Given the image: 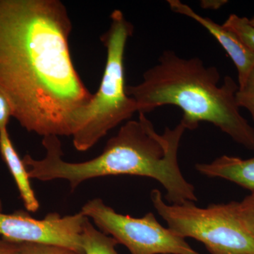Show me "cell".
<instances>
[{
  "mask_svg": "<svg viewBox=\"0 0 254 254\" xmlns=\"http://www.w3.org/2000/svg\"><path fill=\"white\" fill-rule=\"evenodd\" d=\"M59 0H0V91L23 128L71 136L93 98L74 67Z\"/></svg>",
  "mask_w": 254,
  "mask_h": 254,
  "instance_id": "cell-1",
  "label": "cell"
},
{
  "mask_svg": "<svg viewBox=\"0 0 254 254\" xmlns=\"http://www.w3.org/2000/svg\"><path fill=\"white\" fill-rule=\"evenodd\" d=\"M138 114V120L126 122L108 140L101 154L88 161H65L59 137H44L45 158L36 160L27 155L24 159L30 178L43 182L67 180L73 190L82 182L98 177H148L163 187L165 200L170 204L195 203L198 200L195 187L184 177L178 163L179 148L186 127L180 122L158 133L145 114Z\"/></svg>",
  "mask_w": 254,
  "mask_h": 254,
  "instance_id": "cell-2",
  "label": "cell"
},
{
  "mask_svg": "<svg viewBox=\"0 0 254 254\" xmlns=\"http://www.w3.org/2000/svg\"><path fill=\"white\" fill-rule=\"evenodd\" d=\"M206 66L198 58H184L165 50L158 63L148 68L141 83L127 86V95L135 100L138 113H150L165 105L183 111L181 123L187 130L202 122L211 123L233 141L254 151V128L240 112L236 93L238 83Z\"/></svg>",
  "mask_w": 254,
  "mask_h": 254,
  "instance_id": "cell-3",
  "label": "cell"
},
{
  "mask_svg": "<svg viewBox=\"0 0 254 254\" xmlns=\"http://www.w3.org/2000/svg\"><path fill=\"white\" fill-rule=\"evenodd\" d=\"M110 20V28L100 37L107 57L99 88L78 118L71 136L78 151L90 149L138 112L135 100L127 95L125 85V48L133 26L120 10L113 11Z\"/></svg>",
  "mask_w": 254,
  "mask_h": 254,
  "instance_id": "cell-4",
  "label": "cell"
},
{
  "mask_svg": "<svg viewBox=\"0 0 254 254\" xmlns=\"http://www.w3.org/2000/svg\"><path fill=\"white\" fill-rule=\"evenodd\" d=\"M152 204L168 228L182 238H192L210 254H254V240L237 215L236 202L200 208L193 202L170 204L160 190L150 192Z\"/></svg>",
  "mask_w": 254,
  "mask_h": 254,
  "instance_id": "cell-5",
  "label": "cell"
},
{
  "mask_svg": "<svg viewBox=\"0 0 254 254\" xmlns=\"http://www.w3.org/2000/svg\"><path fill=\"white\" fill-rule=\"evenodd\" d=\"M81 212L131 254H200L185 239L164 227L151 212L133 218L118 213L100 198L88 200Z\"/></svg>",
  "mask_w": 254,
  "mask_h": 254,
  "instance_id": "cell-6",
  "label": "cell"
},
{
  "mask_svg": "<svg viewBox=\"0 0 254 254\" xmlns=\"http://www.w3.org/2000/svg\"><path fill=\"white\" fill-rule=\"evenodd\" d=\"M87 218L81 211L63 217L50 213L41 220L21 210L0 212V237L11 243L49 244L83 253L81 237Z\"/></svg>",
  "mask_w": 254,
  "mask_h": 254,
  "instance_id": "cell-7",
  "label": "cell"
},
{
  "mask_svg": "<svg viewBox=\"0 0 254 254\" xmlns=\"http://www.w3.org/2000/svg\"><path fill=\"white\" fill-rule=\"evenodd\" d=\"M170 9L177 14L184 15L201 25L217 40L233 62L238 73V86L245 83L254 68V52L239 38L236 33L215 23L213 20L203 17L180 0H168Z\"/></svg>",
  "mask_w": 254,
  "mask_h": 254,
  "instance_id": "cell-8",
  "label": "cell"
},
{
  "mask_svg": "<svg viewBox=\"0 0 254 254\" xmlns=\"http://www.w3.org/2000/svg\"><path fill=\"white\" fill-rule=\"evenodd\" d=\"M195 169L204 176L228 180L254 193V157L242 159L222 155L210 163L195 164Z\"/></svg>",
  "mask_w": 254,
  "mask_h": 254,
  "instance_id": "cell-9",
  "label": "cell"
},
{
  "mask_svg": "<svg viewBox=\"0 0 254 254\" xmlns=\"http://www.w3.org/2000/svg\"><path fill=\"white\" fill-rule=\"evenodd\" d=\"M0 154L14 178L25 208L35 213L40 208L39 201L32 188L27 169L14 148L7 129L0 131Z\"/></svg>",
  "mask_w": 254,
  "mask_h": 254,
  "instance_id": "cell-10",
  "label": "cell"
},
{
  "mask_svg": "<svg viewBox=\"0 0 254 254\" xmlns=\"http://www.w3.org/2000/svg\"><path fill=\"white\" fill-rule=\"evenodd\" d=\"M81 242L84 254H119L116 250L118 242L95 228L88 218L83 225Z\"/></svg>",
  "mask_w": 254,
  "mask_h": 254,
  "instance_id": "cell-11",
  "label": "cell"
},
{
  "mask_svg": "<svg viewBox=\"0 0 254 254\" xmlns=\"http://www.w3.org/2000/svg\"><path fill=\"white\" fill-rule=\"evenodd\" d=\"M222 25L236 33L243 43L254 52V27L251 25L249 18L232 14Z\"/></svg>",
  "mask_w": 254,
  "mask_h": 254,
  "instance_id": "cell-12",
  "label": "cell"
},
{
  "mask_svg": "<svg viewBox=\"0 0 254 254\" xmlns=\"http://www.w3.org/2000/svg\"><path fill=\"white\" fill-rule=\"evenodd\" d=\"M236 210L241 225L254 240V193L237 201Z\"/></svg>",
  "mask_w": 254,
  "mask_h": 254,
  "instance_id": "cell-13",
  "label": "cell"
},
{
  "mask_svg": "<svg viewBox=\"0 0 254 254\" xmlns=\"http://www.w3.org/2000/svg\"><path fill=\"white\" fill-rule=\"evenodd\" d=\"M18 254H84L82 252L62 247L42 243H21Z\"/></svg>",
  "mask_w": 254,
  "mask_h": 254,
  "instance_id": "cell-14",
  "label": "cell"
},
{
  "mask_svg": "<svg viewBox=\"0 0 254 254\" xmlns=\"http://www.w3.org/2000/svg\"><path fill=\"white\" fill-rule=\"evenodd\" d=\"M236 100L239 108L248 110L254 123V68L245 83L239 87Z\"/></svg>",
  "mask_w": 254,
  "mask_h": 254,
  "instance_id": "cell-15",
  "label": "cell"
},
{
  "mask_svg": "<svg viewBox=\"0 0 254 254\" xmlns=\"http://www.w3.org/2000/svg\"><path fill=\"white\" fill-rule=\"evenodd\" d=\"M12 118V109L9 100L0 91V131L7 129L10 118Z\"/></svg>",
  "mask_w": 254,
  "mask_h": 254,
  "instance_id": "cell-16",
  "label": "cell"
},
{
  "mask_svg": "<svg viewBox=\"0 0 254 254\" xmlns=\"http://www.w3.org/2000/svg\"><path fill=\"white\" fill-rule=\"evenodd\" d=\"M20 244L11 243L0 237V254H18Z\"/></svg>",
  "mask_w": 254,
  "mask_h": 254,
  "instance_id": "cell-17",
  "label": "cell"
},
{
  "mask_svg": "<svg viewBox=\"0 0 254 254\" xmlns=\"http://www.w3.org/2000/svg\"><path fill=\"white\" fill-rule=\"evenodd\" d=\"M227 1H202V6L205 9H217L221 7L222 5L226 4Z\"/></svg>",
  "mask_w": 254,
  "mask_h": 254,
  "instance_id": "cell-18",
  "label": "cell"
},
{
  "mask_svg": "<svg viewBox=\"0 0 254 254\" xmlns=\"http://www.w3.org/2000/svg\"><path fill=\"white\" fill-rule=\"evenodd\" d=\"M250 23L251 25L254 27V16L250 19Z\"/></svg>",
  "mask_w": 254,
  "mask_h": 254,
  "instance_id": "cell-19",
  "label": "cell"
},
{
  "mask_svg": "<svg viewBox=\"0 0 254 254\" xmlns=\"http://www.w3.org/2000/svg\"><path fill=\"white\" fill-rule=\"evenodd\" d=\"M2 211V203H1V200L0 199V212Z\"/></svg>",
  "mask_w": 254,
  "mask_h": 254,
  "instance_id": "cell-20",
  "label": "cell"
}]
</instances>
